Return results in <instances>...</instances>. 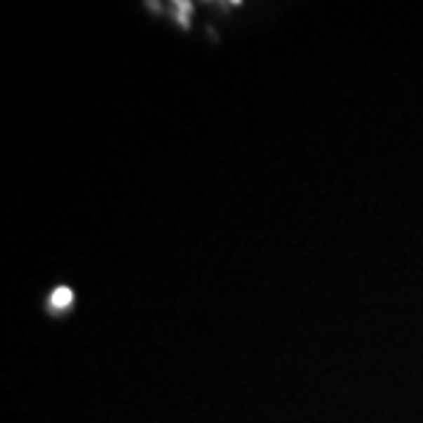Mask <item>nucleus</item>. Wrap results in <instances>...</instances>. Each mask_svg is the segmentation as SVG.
Instances as JSON below:
<instances>
[{
    "mask_svg": "<svg viewBox=\"0 0 423 423\" xmlns=\"http://www.w3.org/2000/svg\"><path fill=\"white\" fill-rule=\"evenodd\" d=\"M74 305H77V294L72 292L69 286H55L53 292L47 294V300H44V308H47V314H50L53 319L69 316V314L74 311Z\"/></svg>",
    "mask_w": 423,
    "mask_h": 423,
    "instance_id": "obj_1",
    "label": "nucleus"
}]
</instances>
